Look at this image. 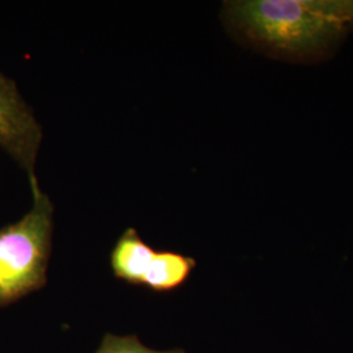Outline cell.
<instances>
[{"label": "cell", "mask_w": 353, "mask_h": 353, "mask_svg": "<svg viewBox=\"0 0 353 353\" xmlns=\"http://www.w3.org/2000/svg\"><path fill=\"white\" fill-rule=\"evenodd\" d=\"M42 143V127L24 101L12 79L0 71V148L28 174L32 191L39 189L36 163Z\"/></svg>", "instance_id": "3"}, {"label": "cell", "mask_w": 353, "mask_h": 353, "mask_svg": "<svg viewBox=\"0 0 353 353\" xmlns=\"http://www.w3.org/2000/svg\"><path fill=\"white\" fill-rule=\"evenodd\" d=\"M32 195L30 211L0 229V306L16 303L48 283L54 205L41 188Z\"/></svg>", "instance_id": "2"}, {"label": "cell", "mask_w": 353, "mask_h": 353, "mask_svg": "<svg viewBox=\"0 0 353 353\" xmlns=\"http://www.w3.org/2000/svg\"><path fill=\"white\" fill-rule=\"evenodd\" d=\"M196 267L191 256L174 252H157L143 285L153 292H172L182 287Z\"/></svg>", "instance_id": "5"}, {"label": "cell", "mask_w": 353, "mask_h": 353, "mask_svg": "<svg viewBox=\"0 0 353 353\" xmlns=\"http://www.w3.org/2000/svg\"><path fill=\"white\" fill-rule=\"evenodd\" d=\"M156 252L141 240L135 228H128L118 239L110 254L114 276L128 284L143 285Z\"/></svg>", "instance_id": "4"}, {"label": "cell", "mask_w": 353, "mask_h": 353, "mask_svg": "<svg viewBox=\"0 0 353 353\" xmlns=\"http://www.w3.org/2000/svg\"><path fill=\"white\" fill-rule=\"evenodd\" d=\"M96 353H186L182 350H172V351H154L145 347L141 341L135 336H115V335H105L102 339L101 345Z\"/></svg>", "instance_id": "6"}, {"label": "cell", "mask_w": 353, "mask_h": 353, "mask_svg": "<svg viewBox=\"0 0 353 353\" xmlns=\"http://www.w3.org/2000/svg\"><path fill=\"white\" fill-rule=\"evenodd\" d=\"M223 19L234 37L271 58L314 63L353 33V0H233Z\"/></svg>", "instance_id": "1"}]
</instances>
